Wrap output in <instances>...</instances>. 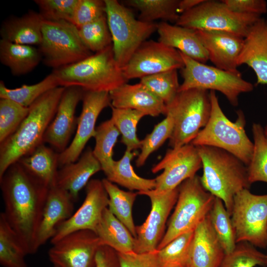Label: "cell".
<instances>
[{
	"mask_svg": "<svg viewBox=\"0 0 267 267\" xmlns=\"http://www.w3.org/2000/svg\"><path fill=\"white\" fill-rule=\"evenodd\" d=\"M2 212L27 255L37 252L36 238L49 188L16 162L0 178Z\"/></svg>",
	"mask_w": 267,
	"mask_h": 267,
	"instance_id": "cell-1",
	"label": "cell"
},
{
	"mask_svg": "<svg viewBox=\"0 0 267 267\" xmlns=\"http://www.w3.org/2000/svg\"><path fill=\"white\" fill-rule=\"evenodd\" d=\"M65 88L46 92L30 107L28 115L17 130L0 145V178L8 168L43 142Z\"/></svg>",
	"mask_w": 267,
	"mask_h": 267,
	"instance_id": "cell-2",
	"label": "cell"
},
{
	"mask_svg": "<svg viewBox=\"0 0 267 267\" xmlns=\"http://www.w3.org/2000/svg\"><path fill=\"white\" fill-rule=\"evenodd\" d=\"M196 147L202 161L203 175L200 180L203 187L222 201L230 215L235 195L251 185L247 166L223 149L205 145Z\"/></svg>",
	"mask_w": 267,
	"mask_h": 267,
	"instance_id": "cell-3",
	"label": "cell"
},
{
	"mask_svg": "<svg viewBox=\"0 0 267 267\" xmlns=\"http://www.w3.org/2000/svg\"><path fill=\"white\" fill-rule=\"evenodd\" d=\"M52 73L59 87H76L84 91L109 92L128 81L115 58L112 44Z\"/></svg>",
	"mask_w": 267,
	"mask_h": 267,
	"instance_id": "cell-4",
	"label": "cell"
},
{
	"mask_svg": "<svg viewBox=\"0 0 267 267\" xmlns=\"http://www.w3.org/2000/svg\"><path fill=\"white\" fill-rule=\"evenodd\" d=\"M211 112L204 128L190 143L194 146H209L223 149L237 157L247 166L251 159L254 144L245 131L246 119L241 110L232 122L224 114L214 90L210 91Z\"/></svg>",
	"mask_w": 267,
	"mask_h": 267,
	"instance_id": "cell-5",
	"label": "cell"
},
{
	"mask_svg": "<svg viewBox=\"0 0 267 267\" xmlns=\"http://www.w3.org/2000/svg\"><path fill=\"white\" fill-rule=\"evenodd\" d=\"M166 106V115L174 123L169 145L178 148L190 143L207 125L212 108L210 91L191 89L178 91Z\"/></svg>",
	"mask_w": 267,
	"mask_h": 267,
	"instance_id": "cell-6",
	"label": "cell"
},
{
	"mask_svg": "<svg viewBox=\"0 0 267 267\" xmlns=\"http://www.w3.org/2000/svg\"><path fill=\"white\" fill-rule=\"evenodd\" d=\"M215 197L203 187L198 175L178 186V195L167 229L157 247L160 250L179 235L194 230L209 215Z\"/></svg>",
	"mask_w": 267,
	"mask_h": 267,
	"instance_id": "cell-7",
	"label": "cell"
},
{
	"mask_svg": "<svg viewBox=\"0 0 267 267\" xmlns=\"http://www.w3.org/2000/svg\"><path fill=\"white\" fill-rule=\"evenodd\" d=\"M115 58L121 68L140 45L157 30V23L135 18L133 12L116 0H104Z\"/></svg>",
	"mask_w": 267,
	"mask_h": 267,
	"instance_id": "cell-8",
	"label": "cell"
},
{
	"mask_svg": "<svg viewBox=\"0 0 267 267\" xmlns=\"http://www.w3.org/2000/svg\"><path fill=\"white\" fill-rule=\"evenodd\" d=\"M184 62L180 69L183 79L178 91L191 89L218 91L233 106L238 105L240 94L249 92L253 85L243 79L241 73L220 69L197 61L179 51Z\"/></svg>",
	"mask_w": 267,
	"mask_h": 267,
	"instance_id": "cell-9",
	"label": "cell"
},
{
	"mask_svg": "<svg viewBox=\"0 0 267 267\" xmlns=\"http://www.w3.org/2000/svg\"><path fill=\"white\" fill-rule=\"evenodd\" d=\"M39 47L44 63L54 69L76 63L92 54L82 41L77 27L66 21L43 20L42 41Z\"/></svg>",
	"mask_w": 267,
	"mask_h": 267,
	"instance_id": "cell-10",
	"label": "cell"
},
{
	"mask_svg": "<svg viewBox=\"0 0 267 267\" xmlns=\"http://www.w3.org/2000/svg\"><path fill=\"white\" fill-rule=\"evenodd\" d=\"M261 15L232 11L222 1L204 0L180 15L176 24L194 30L221 31L245 38Z\"/></svg>",
	"mask_w": 267,
	"mask_h": 267,
	"instance_id": "cell-11",
	"label": "cell"
},
{
	"mask_svg": "<svg viewBox=\"0 0 267 267\" xmlns=\"http://www.w3.org/2000/svg\"><path fill=\"white\" fill-rule=\"evenodd\" d=\"M230 216L236 243L247 242L256 247H267V194L241 190L234 197Z\"/></svg>",
	"mask_w": 267,
	"mask_h": 267,
	"instance_id": "cell-12",
	"label": "cell"
},
{
	"mask_svg": "<svg viewBox=\"0 0 267 267\" xmlns=\"http://www.w3.org/2000/svg\"><path fill=\"white\" fill-rule=\"evenodd\" d=\"M201 168L202 161L196 146L189 143L169 149L151 169L154 174L163 171L155 178L156 185L152 190L156 193L171 191L186 179L196 175Z\"/></svg>",
	"mask_w": 267,
	"mask_h": 267,
	"instance_id": "cell-13",
	"label": "cell"
},
{
	"mask_svg": "<svg viewBox=\"0 0 267 267\" xmlns=\"http://www.w3.org/2000/svg\"><path fill=\"white\" fill-rule=\"evenodd\" d=\"M178 186L162 193H156L153 190L137 192L138 194L149 198L151 208L145 221L141 225L136 226L134 252L143 253L157 250L165 234L168 216L177 201Z\"/></svg>",
	"mask_w": 267,
	"mask_h": 267,
	"instance_id": "cell-14",
	"label": "cell"
},
{
	"mask_svg": "<svg viewBox=\"0 0 267 267\" xmlns=\"http://www.w3.org/2000/svg\"><path fill=\"white\" fill-rule=\"evenodd\" d=\"M183 67L178 50L159 41L149 40L140 45L122 70L129 80Z\"/></svg>",
	"mask_w": 267,
	"mask_h": 267,
	"instance_id": "cell-15",
	"label": "cell"
},
{
	"mask_svg": "<svg viewBox=\"0 0 267 267\" xmlns=\"http://www.w3.org/2000/svg\"><path fill=\"white\" fill-rule=\"evenodd\" d=\"M82 100V110L77 118L74 137L66 149L59 154L60 167L78 160L88 141L95 135V123L99 115L105 108L111 105L107 91H84Z\"/></svg>",
	"mask_w": 267,
	"mask_h": 267,
	"instance_id": "cell-16",
	"label": "cell"
},
{
	"mask_svg": "<svg viewBox=\"0 0 267 267\" xmlns=\"http://www.w3.org/2000/svg\"><path fill=\"white\" fill-rule=\"evenodd\" d=\"M102 245L99 238L90 230L68 234L52 244L48 257L57 267H93L96 253Z\"/></svg>",
	"mask_w": 267,
	"mask_h": 267,
	"instance_id": "cell-17",
	"label": "cell"
},
{
	"mask_svg": "<svg viewBox=\"0 0 267 267\" xmlns=\"http://www.w3.org/2000/svg\"><path fill=\"white\" fill-rule=\"evenodd\" d=\"M86 188V195L83 204L69 219L57 226L50 239L52 244L76 231H95L103 211L108 207L109 197L102 180H90Z\"/></svg>",
	"mask_w": 267,
	"mask_h": 267,
	"instance_id": "cell-18",
	"label": "cell"
},
{
	"mask_svg": "<svg viewBox=\"0 0 267 267\" xmlns=\"http://www.w3.org/2000/svg\"><path fill=\"white\" fill-rule=\"evenodd\" d=\"M84 92L76 87L65 88L55 116L45 133L44 143L49 144L59 153L68 146L77 125L75 111L79 101L82 100Z\"/></svg>",
	"mask_w": 267,
	"mask_h": 267,
	"instance_id": "cell-19",
	"label": "cell"
},
{
	"mask_svg": "<svg viewBox=\"0 0 267 267\" xmlns=\"http://www.w3.org/2000/svg\"><path fill=\"white\" fill-rule=\"evenodd\" d=\"M195 31L207 51L209 60L215 67L230 72L238 71L237 60L244 38L224 32Z\"/></svg>",
	"mask_w": 267,
	"mask_h": 267,
	"instance_id": "cell-20",
	"label": "cell"
},
{
	"mask_svg": "<svg viewBox=\"0 0 267 267\" xmlns=\"http://www.w3.org/2000/svg\"><path fill=\"white\" fill-rule=\"evenodd\" d=\"M255 72L258 84L267 85V20L260 18L250 28L237 60Z\"/></svg>",
	"mask_w": 267,
	"mask_h": 267,
	"instance_id": "cell-21",
	"label": "cell"
},
{
	"mask_svg": "<svg viewBox=\"0 0 267 267\" xmlns=\"http://www.w3.org/2000/svg\"><path fill=\"white\" fill-rule=\"evenodd\" d=\"M74 202L66 191L57 186L49 189L37 235L38 250L52 238L57 226L72 215Z\"/></svg>",
	"mask_w": 267,
	"mask_h": 267,
	"instance_id": "cell-22",
	"label": "cell"
},
{
	"mask_svg": "<svg viewBox=\"0 0 267 267\" xmlns=\"http://www.w3.org/2000/svg\"><path fill=\"white\" fill-rule=\"evenodd\" d=\"M109 94L111 106L115 108L132 109L152 117L167 114V106L163 101L140 83H126L109 92Z\"/></svg>",
	"mask_w": 267,
	"mask_h": 267,
	"instance_id": "cell-23",
	"label": "cell"
},
{
	"mask_svg": "<svg viewBox=\"0 0 267 267\" xmlns=\"http://www.w3.org/2000/svg\"><path fill=\"white\" fill-rule=\"evenodd\" d=\"M224 255L208 215L194 231L189 252V267H220Z\"/></svg>",
	"mask_w": 267,
	"mask_h": 267,
	"instance_id": "cell-24",
	"label": "cell"
},
{
	"mask_svg": "<svg viewBox=\"0 0 267 267\" xmlns=\"http://www.w3.org/2000/svg\"><path fill=\"white\" fill-rule=\"evenodd\" d=\"M100 170V164L92 149L88 147L78 160L58 170L56 186L68 192L75 202L80 190L87 185L90 178Z\"/></svg>",
	"mask_w": 267,
	"mask_h": 267,
	"instance_id": "cell-25",
	"label": "cell"
},
{
	"mask_svg": "<svg viewBox=\"0 0 267 267\" xmlns=\"http://www.w3.org/2000/svg\"><path fill=\"white\" fill-rule=\"evenodd\" d=\"M157 31L159 42L199 62L205 64L209 60L195 30L162 21L157 24Z\"/></svg>",
	"mask_w": 267,
	"mask_h": 267,
	"instance_id": "cell-26",
	"label": "cell"
},
{
	"mask_svg": "<svg viewBox=\"0 0 267 267\" xmlns=\"http://www.w3.org/2000/svg\"><path fill=\"white\" fill-rule=\"evenodd\" d=\"M59 154L42 143L17 162L30 175L50 188L56 186Z\"/></svg>",
	"mask_w": 267,
	"mask_h": 267,
	"instance_id": "cell-27",
	"label": "cell"
},
{
	"mask_svg": "<svg viewBox=\"0 0 267 267\" xmlns=\"http://www.w3.org/2000/svg\"><path fill=\"white\" fill-rule=\"evenodd\" d=\"M43 19L30 11L21 17L5 21L0 29L1 39L21 44L40 45L42 41Z\"/></svg>",
	"mask_w": 267,
	"mask_h": 267,
	"instance_id": "cell-28",
	"label": "cell"
},
{
	"mask_svg": "<svg viewBox=\"0 0 267 267\" xmlns=\"http://www.w3.org/2000/svg\"><path fill=\"white\" fill-rule=\"evenodd\" d=\"M94 232L102 245H107L117 253L134 252L135 238L108 207L103 211Z\"/></svg>",
	"mask_w": 267,
	"mask_h": 267,
	"instance_id": "cell-29",
	"label": "cell"
},
{
	"mask_svg": "<svg viewBox=\"0 0 267 267\" xmlns=\"http://www.w3.org/2000/svg\"><path fill=\"white\" fill-rule=\"evenodd\" d=\"M42 59L39 49L33 45L15 44L2 39L0 41V62L14 76L29 73Z\"/></svg>",
	"mask_w": 267,
	"mask_h": 267,
	"instance_id": "cell-30",
	"label": "cell"
},
{
	"mask_svg": "<svg viewBox=\"0 0 267 267\" xmlns=\"http://www.w3.org/2000/svg\"><path fill=\"white\" fill-rule=\"evenodd\" d=\"M136 155L135 151L126 150L122 158L114 161L112 170L106 178L130 190H136L140 192L154 189L156 185L155 178L141 177L134 172L131 161Z\"/></svg>",
	"mask_w": 267,
	"mask_h": 267,
	"instance_id": "cell-31",
	"label": "cell"
},
{
	"mask_svg": "<svg viewBox=\"0 0 267 267\" xmlns=\"http://www.w3.org/2000/svg\"><path fill=\"white\" fill-rule=\"evenodd\" d=\"M102 181L109 197L108 209L135 238L136 226L132 209L137 192L123 190L106 178Z\"/></svg>",
	"mask_w": 267,
	"mask_h": 267,
	"instance_id": "cell-32",
	"label": "cell"
},
{
	"mask_svg": "<svg viewBox=\"0 0 267 267\" xmlns=\"http://www.w3.org/2000/svg\"><path fill=\"white\" fill-rule=\"evenodd\" d=\"M120 134L111 119L103 122L96 128L94 136L95 145L92 152L106 176L113 166V149Z\"/></svg>",
	"mask_w": 267,
	"mask_h": 267,
	"instance_id": "cell-33",
	"label": "cell"
},
{
	"mask_svg": "<svg viewBox=\"0 0 267 267\" xmlns=\"http://www.w3.org/2000/svg\"><path fill=\"white\" fill-rule=\"evenodd\" d=\"M59 87L51 73L40 82L33 85H23L15 89L7 88L0 82V98L8 99L20 105L29 107L36 100L48 91Z\"/></svg>",
	"mask_w": 267,
	"mask_h": 267,
	"instance_id": "cell-34",
	"label": "cell"
},
{
	"mask_svg": "<svg viewBox=\"0 0 267 267\" xmlns=\"http://www.w3.org/2000/svg\"><path fill=\"white\" fill-rule=\"evenodd\" d=\"M179 0H128L125 2L137 9L138 19L146 22L162 21L176 22L180 15L177 12Z\"/></svg>",
	"mask_w": 267,
	"mask_h": 267,
	"instance_id": "cell-35",
	"label": "cell"
},
{
	"mask_svg": "<svg viewBox=\"0 0 267 267\" xmlns=\"http://www.w3.org/2000/svg\"><path fill=\"white\" fill-rule=\"evenodd\" d=\"M27 255L16 234L0 214V263L3 267H28Z\"/></svg>",
	"mask_w": 267,
	"mask_h": 267,
	"instance_id": "cell-36",
	"label": "cell"
},
{
	"mask_svg": "<svg viewBox=\"0 0 267 267\" xmlns=\"http://www.w3.org/2000/svg\"><path fill=\"white\" fill-rule=\"evenodd\" d=\"M110 106L112 109L110 119L121 134V141L126 146V150L134 151L140 148L141 140L137 137L136 127L140 120L145 115L132 109Z\"/></svg>",
	"mask_w": 267,
	"mask_h": 267,
	"instance_id": "cell-37",
	"label": "cell"
},
{
	"mask_svg": "<svg viewBox=\"0 0 267 267\" xmlns=\"http://www.w3.org/2000/svg\"><path fill=\"white\" fill-rule=\"evenodd\" d=\"M208 217L225 254L231 253L237 244L235 231L230 215L221 199L215 197Z\"/></svg>",
	"mask_w": 267,
	"mask_h": 267,
	"instance_id": "cell-38",
	"label": "cell"
},
{
	"mask_svg": "<svg viewBox=\"0 0 267 267\" xmlns=\"http://www.w3.org/2000/svg\"><path fill=\"white\" fill-rule=\"evenodd\" d=\"M252 131L254 148L247 166L248 181L251 184L258 181L267 183V137L260 124L254 123Z\"/></svg>",
	"mask_w": 267,
	"mask_h": 267,
	"instance_id": "cell-39",
	"label": "cell"
},
{
	"mask_svg": "<svg viewBox=\"0 0 267 267\" xmlns=\"http://www.w3.org/2000/svg\"><path fill=\"white\" fill-rule=\"evenodd\" d=\"M194 231L179 235L157 250L160 267H189V252Z\"/></svg>",
	"mask_w": 267,
	"mask_h": 267,
	"instance_id": "cell-40",
	"label": "cell"
},
{
	"mask_svg": "<svg viewBox=\"0 0 267 267\" xmlns=\"http://www.w3.org/2000/svg\"><path fill=\"white\" fill-rule=\"evenodd\" d=\"M178 70H171L140 79L139 83L168 105L178 92Z\"/></svg>",
	"mask_w": 267,
	"mask_h": 267,
	"instance_id": "cell-41",
	"label": "cell"
},
{
	"mask_svg": "<svg viewBox=\"0 0 267 267\" xmlns=\"http://www.w3.org/2000/svg\"><path fill=\"white\" fill-rule=\"evenodd\" d=\"M77 28L82 41L91 52L96 53L112 44L106 15Z\"/></svg>",
	"mask_w": 267,
	"mask_h": 267,
	"instance_id": "cell-42",
	"label": "cell"
},
{
	"mask_svg": "<svg viewBox=\"0 0 267 267\" xmlns=\"http://www.w3.org/2000/svg\"><path fill=\"white\" fill-rule=\"evenodd\" d=\"M29 107L8 99H0V144L11 136L29 113Z\"/></svg>",
	"mask_w": 267,
	"mask_h": 267,
	"instance_id": "cell-43",
	"label": "cell"
},
{
	"mask_svg": "<svg viewBox=\"0 0 267 267\" xmlns=\"http://www.w3.org/2000/svg\"><path fill=\"white\" fill-rule=\"evenodd\" d=\"M267 255L247 242L236 244L231 253L225 254L220 267H255L266 266Z\"/></svg>",
	"mask_w": 267,
	"mask_h": 267,
	"instance_id": "cell-44",
	"label": "cell"
},
{
	"mask_svg": "<svg viewBox=\"0 0 267 267\" xmlns=\"http://www.w3.org/2000/svg\"><path fill=\"white\" fill-rule=\"evenodd\" d=\"M174 128L173 121L168 115L156 125L152 131L141 140V152L135 161L137 167L144 165L146 160L155 151L171 137Z\"/></svg>",
	"mask_w": 267,
	"mask_h": 267,
	"instance_id": "cell-45",
	"label": "cell"
},
{
	"mask_svg": "<svg viewBox=\"0 0 267 267\" xmlns=\"http://www.w3.org/2000/svg\"><path fill=\"white\" fill-rule=\"evenodd\" d=\"M78 0H35L44 20L72 23Z\"/></svg>",
	"mask_w": 267,
	"mask_h": 267,
	"instance_id": "cell-46",
	"label": "cell"
},
{
	"mask_svg": "<svg viewBox=\"0 0 267 267\" xmlns=\"http://www.w3.org/2000/svg\"><path fill=\"white\" fill-rule=\"evenodd\" d=\"M104 16H106L104 0H78L72 23L80 27Z\"/></svg>",
	"mask_w": 267,
	"mask_h": 267,
	"instance_id": "cell-47",
	"label": "cell"
},
{
	"mask_svg": "<svg viewBox=\"0 0 267 267\" xmlns=\"http://www.w3.org/2000/svg\"><path fill=\"white\" fill-rule=\"evenodd\" d=\"M118 255L121 267H160L157 250L143 253H118Z\"/></svg>",
	"mask_w": 267,
	"mask_h": 267,
	"instance_id": "cell-48",
	"label": "cell"
},
{
	"mask_svg": "<svg viewBox=\"0 0 267 267\" xmlns=\"http://www.w3.org/2000/svg\"><path fill=\"white\" fill-rule=\"evenodd\" d=\"M222 1L232 11L238 13L261 15L267 12V3L264 0H223Z\"/></svg>",
	"mask_w": 267,
	"mask_h": 267,
	"instance_id": "cell-49",
	"label": "cell"
},
{
	"mask_svg": "<svg viewBox=\"0 0 267 267\" xmlns=\"http://www.w3.org/2000/svg\"><path fill=\"white\" fill-rule=\"evenodd\" d=\"M93 267H121L118 253L107 245L98 249Z\"/></svg>",
	"mask_w": 267,
	"mask_h": 267,
	"instance_id": "cell-50",
	"label": "cell"
},
{
	"mask_svg": "<svg viewBox=\"0 0 267 267\" xmlns=\"http://www.w3.org/2000/svg\"><path fill=\"white\" fill-rule=\"evenodd\" d=\"M204 0H180L177 8V12L181 15L202 3Z\"/></svg>",
	"mask_w": 267,
	"mask_h": 267,
	"instance_id": "cell-51",
	"label": "cell"
},
{
	"mask_svg": "<svg viewBox=\"0 0 267 267\" xmlns=\"http://www.w3.org/2000/svg\"><path fill=\"white\" fill-rule=\"evenodd\" d=\"M264 131H265V134L267 137V126L266 127L265 129H264Z\"/></svg>",
	"mask_w": 267,
	"mask_h": 267,
	"instance_id": "cell-52",
	"label": "cell"
},
{
	"mask_svg": "<svg viewBox=\"0 0 267 267\" xmlns=\"http://www.w3.org/2000/svg\"><path fill=\"white\" fill-rule=\"evenodd\" d=\"M266 255H267V254ZM266 266H267V265Z\"/></svg>",
	"mask_w": 267,
	"mask_h": 267,
	"instance_id": "cell-53",
	"label": "cell"
},
{
	"mask_svg": "<svg viewBox=\"0 0 267 267\" xmlns=\"http://www.w3.org/2000/svg\"><path fill=\"white\" fill-rule=\"evenodd\" d=\"M54 267H56V266H54Z\"/></svg>",
	"mask_w": 267,
	"mask_h": 267,
	"instance_id": "cell-54",
	"label": "cell"
}]
</instances>
